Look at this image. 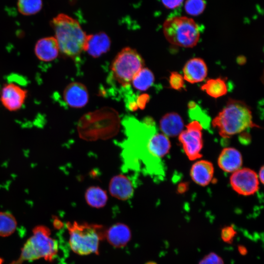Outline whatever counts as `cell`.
Segmentation results:
<instances>
[{"instance_id": "obj_1", "label": "cell", "mask_w": 264, "mask_h": 264, "mask_svg": "<svg viewBox=\"0 0 264 264\" xmlns=\"http://www.w3.org/2000/svg\"><path fill=\"white\" fill-rule=\"evenodd\" d=\"M122 124L126 138L118 144L122 149L123 171L132 172L136 176L141 172L154 179H161L164 175L162 161L153 157L148 149L149 139L156 132L153 119L146 117L140 121L127 116Z\"/></svg>"}, {"instance_id": "obj_2", "label": "cell", "mask_w": 264, "mask_h": 264, "mask_svg": "<svg viewBox=\"0 0 264 264\" xmlns=\"http://www.w3.org/2000/svg\"><path fill=\"white\" fill-rule=\"evenodd\" d=\"M120 128V118L113 109L104 107L88 112L79 120L80 137L88 141L107 139L115 136Z\"/></svg>"}, {"instance_id": "obj_3", "label": "cell", "mask_w": 264, "mask_h": 264, "mask_svg": "<svg viewBox=\"0 0 264 264\" xmlns=\"http://www.w3.org/2000/svg\"><path fill=\"white\" fill-rule=\"evenodd\" d=\"M219 135L230 138L249 128L256 127L253 122L252 112L244 102L230 99L212 122Z\"/></svg>"}, {"instance_id": "obj_4", "label": "cell", "mask_w": 264, "mask_h": 264, "mask_svg": "<svg viewBox=\"0 0 264 264\" xmlns=\"http://www.w3.org/2000/svg\"><path fill=\"white\" fill-rule=\"evenodd\" d=\"M60 52L66 57L74 59L84 51L87 34L79 22L65 14H59L51 22Z\"/></svg>"}, {"instance_id": "obj_5", "label": "cell", "mask_w": 264, "mask_h": 264, "mask_svg": "<svg viewBox=\"0 0 264 264\" xmlns=\"http://www.w3.org/2000/svg\"><path fill=\"white\" fill-rule=\"evenodd\" d=\"M71 249L79 255L99 254L100 242L106 238L107 230L104 226L86 222L66 223Z\"/></svg>"}, {"instance_id": "obj_6", "label": "cell", "mask_w": 264, "mask_h": 264, "mask_svg": "<svg viewBox=\"0 0 264 264\" xmlns=\"http://www.w3.org/2000/svg\"><path fill=\"white\" fill-rule=\"evenodd\" d=\"M32 235L26 241L22 248L20 258L11 264H21L25 261H34L44 258L52 262L58 252V244L50 237L51 232L43 225L35 226Z\"/></svg>"}, {"instance_id": "obj_7", "label": "cell", "mask_w": 264, "mask_h": 264, "mask_svg": "<svg viewBox=\"0 0 264 264\" xmlns=\"http://www.w3.org/2000/svg\"><path fill=\"white\" fill-rule=\"evenodd\" d=\"M163 32L170 44L192 48L200 38L198 26L195 21L185 16H174L166 19L163 24Z\"/></svg>"}, {"instance_id": "obj_8", "label": "cell", "mask_w": 264, "mask_h": 264, "mask_svg": "<svg viewBox=\"0 0 264 264\" xmlns=\"http://www.w3.org/2000/svg\"><path fill=\"white\" fill-rule=\"evenodd\" d=\"M144 61L134 49L123 48L115 56L111 66V78L121 87H129L134 77L144 67Z\"/></svg>"}, {"instance_id": "obj_9", "label": "cell", "mask_w": 264, "mask_h": 264, "mask_svg": "<svg viewBox=\"0 0 264 264\" xmlns=\"http://www.w3.org/2000/svg\"><path fill=\"white\" fill-rule=\"evenodd\" d=\"M202 125L199 121L193 120L188 123L186 129L178 135V140L190 160H195L202 156Z\"/></svg>"}, {"instance_id": "obj_10", "label": "cell", "mask_w": 264, "mask_h": 264, "mask_svg": "<svg viewBox=\"0 0 264 264\" xmlns=\"http://www.w3.org/2000/svg\"><path fill=\"white\" fill-rule=\"evenodd\" d=\"M257 173L249 168H240L232 173L230 183L232 189L242 196H250L256 193L259 187Z\"/></svg>"}, {"instance_id": "obj_11", "label": "cell", "mask_w": 264, "mask_h": 264, "mask_svg": "<svg viewBox=\"0 0 264 264\" xmlns=\"http://www.w3.org/2000/svg\"><path fill=\"white\" fill-rule=\"evenodd\" d=\"M28 92L15 83L5 84L0 91V101L4 108L10 111L20 110L25 103Z\"/></svg>"}, {"instance_id": "obj_12", "label": "cell", "mask_w": 264, "mask_h": 264, "mask_svg": "<svg viewBox=\"0 0 264 264\" xmlns=\"http://www.w3.org/2000/svg\"><path fill=\"white\" fill-rule=\"evenodd\" d=\"M65 102L70 107L81 108L88 101V93L86 87L83 84L74 82L68 84L63 91Z\"/></svg>"}, {"instance_id": "obj_13", "label": "cell", "mask_w": 264, "mask_h": 264, "mask_svg": "<svg viewBox=\"0 0 264 264\" xmlns=\"http://www.w3.org/2000/svg\"><path fill=\"white\" fill-rule=\"evenodd\" d=\"M111 41L107 34L99 32L87 35L84 51L91 56L97 58L107 53L110 49Z\"/></svg>"}, {"instance_id": "obj_14", "label": "cell", "mask_w": 264, "mask_h": 264, "mask_svg": "<svg viewBox=\"0 0 264 264\" xmlns=\"http://www.w3.org/2000/svg\"><path fill=\"white\" fill-rule=\"evenodd\" d=\"M208 68L204 61L200 58H193L188 60L183 68L184 80L191 84L203 81L206 77Z\"/></svg>"}, {"instance_id": "obj_15", "label": "cell", "mask_w": 264, "mask_h": 264, "mask_svg": "<svg viewBox=\"0 0 264 264\" xmlns=\"http://www.w3.org/2000/svg\"><path fill=\"white\" fill-rule=\"evenodd\" d=\"M34 51L38 60L44 62L54 60L60 53L58 44L54 37L39 39L34 46Z\"/></svg>"}, {"instance_id": "obj_16", "label": "cell", "mask_w": 264, "mask_h": 264, "mask_svg": "<svg viewBox=\"0 0 264 264\" xmlns=\"http://www.w3.org/2000/svg\"><path fill=\"white\" fill-rule=\"evenodd\" d=\"M134 183L131 179L123 175L114 176L109 183V191L111 195L121 200L131 198L133 194Z\"/></svg>"}, {"instance_id": "obj_17", "label": "cell", "mask_w": 264, "mask_h": 264, "mask_svg": "<svg viewBox=\"0 0 264 264\" xmlns=\"http://www.w3.org/2000/svg\"><path fill=\"white\" fill-rule=\"evenodd\" d=\"M242 164V157L241 153L232 147L224 148L218 158L219 167L224 172L233 173L240 169Z\"/></svg>"}, {"instance_id": "obj_18", "label": "cell", "mask_w": 264, "mask_h": 264, "mask_svg": "<svg viewBox=\"0 0 264 264\" xmlns=\"http://www.w3.org/2000/svg\"><path fill=\"white\" fill-rule=\"evenodd\" d=\"M214 168L213 164L206 160H200L194 163L190 170V176L197 184L205 186L212 181Z\"/></svg>"}, {"instance_id": "obj_19", "label": "cell", "mask_w": 264, "mask_h": 264, "mask_svg": "<svg viewBox=\"0 0 264 264\" xmlns=\"http://www.w3.org/2000/svg\"><path fill=\"white\" fill-rule=\"evenodd\" d=\"M106 238L113 247L121 248L125 246L130 241L131 232L126 224L117 223L107 230Z\"/></svg>"}, {"instance_id": "obj_20", "label": "cell", "mask_w": 264, "mask_h": 264, "mask_svg": "<svg viewBox=\"0 0 264 264\" xmlns=\"http://www.w3.org/2000/svg\"><path fill=\"white\" fill-rule=\"evenodd\" d=\"M159 127L162 133L167 137H174L178 135L183 130L184 122L177 113L171 112L162 117Z\"/></svg>"}, {"instance_id": "obj_21", "label": "cell", "mask_w": 264, "mask_h": 264, "mask_svg": "<svg viewBox=\"0 0 264 264\" xmlns=\"http://www.w3.org/2000/svg\"><path fill=\"white\" fill-rule=\"evenodd\" d=\"M171 148L168 137L163 133L155 132L150 138L148 149L150 154L154 158L160 159L166 155Z\"/></svg>"}, {"instance_id": "obj_22", "label": "cell", "mask_w": 264, "mask_h": 264, "mask_svg": "<svg viewBox=\"0 0 264 264\" xmlns=\"http://www.w3.org/2000/svg\"><path fill=\"white\" fill-rule=\"evenodd\" d=\"M201 89L215 98L225 95L228 91L226 81L221 78L208 79L202 85Z\"/></svg>"}, {"instance_id": "obj_23", "label": "cell", "mask_w": 264, "mask_h": 264, "mask_svg": "<svg viewBox=\"0 0 264 264\" xmlns=\"http://www.w3.org/2000/svg\"><path fill=\"white\" fill-rule=\"evenodd\" d=\"M85 198L88 205L96 208L104 207L108 200L106 192L98 186L89 187L86 191Z\"/></svg>"}, {"instance_id": "obj_24", "label": "cell", "mask_w": 264, "mask_h": 264, "mask_svg": "<svg viewBox=\"0 0 264 264\" xmlns=\"http://www.w3.org/2000/svg\"><path fill=\"white\" fill-rule=\"evenodd\" d=\"M154 76L152 71L148 68L143 67L134 77L131 85L139 91H145L154 83Z\"/></svg>"}, {"instance_id": "obj_25", "label": "cell", "mask_w": 264, "mask_h": 264, "mask_svg": "<svg viewBox=\"0 0 264 264\" xmlns=\"http://www.w3.org/2000/svg\"><path fill=\"white\" fill-rule=\"evenodd\" d=\"M17 226V220L13 215L7 211H0V236L11 235L16 230Z\"/></svg>"}, {"instance_id": "obj_26", "label": "cell", "mask_w": 264, "mask_h": 264, "mask_svg": "<svg viewBox=\"0 0 264 264\" xmlns=\"http://www.w3.org/2000/svg\"><path fill=\"white\" fill-rule=\"evenodd\" d=\"M42 3V0H18V9L22 15H32L41 9Z\"/></svg>"}, {"instance_id": "obj_27", "label": "cell", "mask_w": 264, "mask_h": 264, "mask_svg": "<svg viewBox=\"0 0 264 264\" xmlns=\"http://www.w3.org/2000/svg\"><path fill=\"white\" fill-rule=\"evenodd\" d=\"M206 2L204 0H186L185 3L186 12L192 16H198L204 11Z\"/></svg>"}, {"instance_id": "obj_28", "label": "cell", "mask_w": 264, "mask_h": 264, "mask_svg": "<svg viewBox=\"0 0 264 264\" xmlns=\"http://www.w3.org/2000/svg\"><path fill=\"white\" fill-rule=\"evenodd\" d=\"M169 82L171 88L174 89L179 90L184 87L183 77L177 72L173 71L171 73Z\"/></svg>"}, {"instance_id": "obj_29", "label": "cell", "mask_w": 264, "mask_h": 264, "mask_svg": "<svg viewBox=\"0 0 264 264\" xmlns=\"http://www.w3.org/2000/svg\"><path fill=\"white\" fill-rule=\"evenodd\" d=\"M237 234V232L233 226H226L221 231V239L227 243H232L233 239Z\"/></svg>"}, {"instance_id": "obj_30", "label": "cell", "mask_w": 264, "mask_h": 264, "mask_svg": "<svg viewBox=\"0 0 264 264\" xmlns=\"http://www.w3.org/2000/svg\"><path fill=\"white\" fill-rule=\"evenodd\" d=\"M199 264H224L222 258L214 252H211L205 256Z\"/></svg>"}, {"instance_id": "obj_31", "label": "cell", "mask_w": 264, "mask_h": 264, "mask_svg": "<svg viewBox=\"0 0 264 264\" xmlns=\"http://www.w3.org/2000/svg\"><path fill=\"white\" fill-rule=\"evenodd\" d=\"M163 5L167 9H174L180 6L183 0H161Z\"/></svg>"}, {"instance_id": "obj_32", "label": "cell", "mask_w": 264, "mask_h": 264, "mask_svg": "<svg viewBox=\"0 0 264 264\" xmlns=\"http://www.w3.org/2000/svg\"><path fill=\"white\" fill-rule=\"evenodd\" d=\"M264 166H262L261 168L260 169L259 173V179H260L261 182L263 184L264 183Z\"/></svg>"}, {"instance_id": "obj_33", "label": "cell", "mask_w": 264, "mask_h": 264, "mask_svg": "<svg viewBox=\"0 0 264 264\" xmlns=\"http://www.w3.org/2000/svg\"><path fill=\"white\" fill-rule=\"evenodd\" d=\"M53 224L54 227L56 228H60L63 226L62 222L57 218L54 220Z\"/></svg>"}, {"instance_id": "obj_34", "label": "cell", "mask_w": 264, "mask_h": 264, "mask_svg": "<svg viewBox=\"0 0 264 264\" xmlns=\"http://www.w3.org/2000/svg\"><path fill=\"white\" fill-rule=\"evenodd\" d=\"M238 249L240 253L242 255H245L247 253V250L243 246H239L238 247Z\"/></svg>"}, {"instance_id": "obj_35", "label": "cell", "mask_w": 264, "mask_h": 264, "mask_svg": "<svg viewBox=\"0 0 264 264\" xmlns=\"http://www.w3.org/2000/svg\"><path fill=\"white\" fill-rule=\"evenodd\" d=\"M146 264H157L154 262H149L147 263Z\"/></svg>"}]
</instances>
